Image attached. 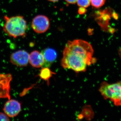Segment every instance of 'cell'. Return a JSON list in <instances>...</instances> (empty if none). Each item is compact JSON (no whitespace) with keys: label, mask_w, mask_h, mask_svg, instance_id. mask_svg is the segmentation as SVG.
Listing matches in <instances>:
<instances>
[{"label":"cell","mask_w":121,"mask_h":121,"mask_svg":"<svg viewBox=\"0 0 121 121\" xmlns=\"http://www.w3.org/2000/svg\"><path fill=\"white\" fill-rule=\"evenodd\" d=\"M106 0H91V5L94 8H99L105 4Z\"/></svg>","instance_id":"11"},{"label":"cell","mask_w":121,"mask_h":121,"mask_svg":"<svg viewBox=\"0 0 121 121\" xmlns=\"http://www.w3.org/2000/svg\"><path fill=\"white\" fill-rule=\"evenodd\" d=\"M8 116L6 114L0 113V121H9Z\"/></svg>","instance_id":"13"},{"label":"cell","mask_w":121,"mask_h":121,"mask_svg":"<svg viewBox=\"0 0 121 121\" xmlns=\"http://www.w3.org/2000/svg\"><path fill=\"white\" fill-rule=\"evenodd\" d=\"M29 55L28 52L23 50H19L11 54V62L17 66H25L29 62Z\"/></svg>","instance_id":"5"},{"label":"cell","mask_w":121,"mask_h":121,"mask_svg":"<svg viewBox=\"0 0 121 121\" xmlns=\"http://www.w3.org/2000/svg\"><path fill=\"white\" fill-rule=\"evenodd\" d=\"M118 54H119V56L121 58V48L119 49V51H118Z\"/></svg>","instance_id":"16"},{"label":"cell","mask_w":121,"mask_h":121,"mask_svg":"<svg viewBox=\"0 0 121 121\" xmlns=\"http://www.w3.org/2000/svg\"><path fill=\"white\" fill-rule=\"evenodd\" d=\"M65 0L69 4H74L77 3L78 0Z\"/></svg>","instance_id":"15"},{"label":"cell","mask_w":121,"mask_h":121,"mask_svg":"<svg viewBox=\"0 0 121 121\" xmlns=\"http://www.w3.org/2000/svg\"><path fill=\"white\" fill-rule=\"evenodd\" d=\"M50 25L49 19L43 15H38L34 17L31 23L33 30L38 33H43L47 31Z\"/></svg>","instance_id":"4"},{"label":"cell","mask_w":121,"mask_h":121,"mask_svg":"<svg viewBox=\"0 0 121 121\" xmlns=\"http://www.w3.org/2000/svg\"><path fill=\"white\" fill-rule=\"evenodd\" d=\"M86 8L80 7L78 10V13L80 15H82L86 12Z\"/></svg>","instance_id":"14"},{"label":"cell","mask_w":121,"mask_h":121,"mask_svg":"<svg viewBox=\"0 0 121 121\" xmlns=\"http://www.w3.org/2000/svg\"><path fill=\"white\" fill-rule=\"evenodd\" d=\"M77 3L79 7L86 8L90 5L91 0H78Z\"/></svg>","instance_id":"12"},{"label":"cell","mask_w":121,"mask_h":121,"mask_svg":"<svg viewBox=\"0 0 121 121\" xmlns=\"http://www.w3.org/2000/svg\"><path fill=\"white\" fill-rule=\"evenodd\" d=\"M12 79L11 74H0V98L10 99V83Z\"/></svg>","instance_id":"6"},{"label":"cell","mask_w":121,"mask_h":121,"mask_svg":"<svg viewBox=\"0 0 121 121\" xmlns=\"http://www.w3.org/2000/svg\"><path fill=\"white\" fill-rule=\"evenodd\" d=\"M21 110L20 103L14 99H9L5 104L4 108L5 113L11 117L16 116L20 112Z\"/></svg>","instance_id":"7"},{"label":"cell","mask_w":121,"mask_h":121,"mask_svg":"<svg viewBox=\"0 0 121 121\" xmlns=\"http://www.w3.org/2000/svg\"><path fill=\"white\" fill-rule=\"evenodd\" d=\"M93 53V47L87 41L82 39L69 41L63 51L61 65L65 69L77 73L85 71L87 66L95 62Z\"/></svg>","instance_id":"1"},{"label":"cell","mask_w":121,"mask_h":121,"mask_svg":"<svg viewBox=\"0 0 121 121\" xmlns=\"http://www.w3.org/2000/svg\"><path fill=\"white\" fill-rule=\"evenodd\" d=\"M55 74L48 67H43L40 71L39 76L42 79L47 81L48 85L49 84V79Z\"/></svg>","instance_id":"10"},{"label":"cell","mask_w":121,"mask_h":121,"mask_svg":"<svg viewBox=\"0 0 121 121\" xmlns=\"http://www.w3.org/2000/svg\"><path fill=\"white\" fill-rule=\"evenodd\" d=\"M4 31L9 37L17 38L26 35L27 28V22L21 16L8 17L5 16Z\"/></svg>","instance_id":"2"},{"label":"cell","mask_w":121,"mask_h":121,"mask_svg":"<svg viewBox=\"0 0 121 121\" xmlns=\"http://www.w3.org/2000/svg\"><path fill=\"white\" fill-rule=\"evenodd\" d=\"M99 91L105 99H109L115 105L121 106V82L109 83H102Z\"/></svg>","instance_id":"3"},{"label":"cell","mask_w":121,"mask_h":121,"mask_svg":"<svg viewBox=\"0 0 121 121\" xmlns=\"http://www.w3.org/2000/svg\"><path fill=\"white\" fill-rule=\"evenodd\" d=\"M29 62L33 67H42L44 63L43 55L38 51H33L29 55Z\"/></svg>","instance_id":"8"},{"label":"cell","mask_w":121,"mask_h":121,"mask_svg":"<svg viewBox=\"0 0 121 121\" xmlns=\"http://www.w3.org/2000/svg\"><path fill=\"white\" fill-rule=\"evenodd\" d=\"M44 58V63L42 67H50L56 60L57 54L56 51L51 48H48L42 52Z\"/></svg>","instance_id":"9"}]
</instances>
